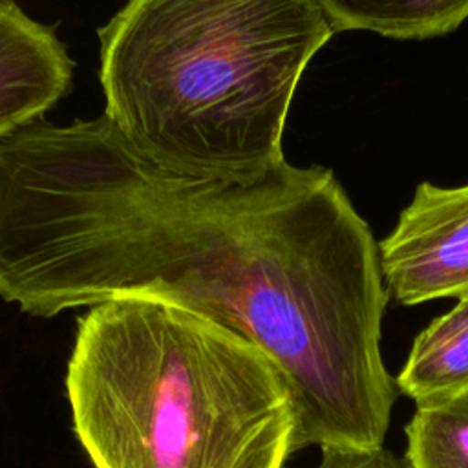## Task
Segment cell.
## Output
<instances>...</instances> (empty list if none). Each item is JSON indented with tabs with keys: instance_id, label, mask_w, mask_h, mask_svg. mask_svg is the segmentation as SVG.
<instances>
[{
	"instance_id": "cell-2",
	"label": "cell",
	"mask_w": 468,
	"mask_h": 468,
	"mask_svg": "<svg viewBox=\"0 0 468 468\" xmlns=\"http://www.w3.org/2000/svg\"><path fill=\"white\" fill-rule=\"evenodd\" d=\"M333 35L320 0H128L97 29L104 115L166 170L260 179L285 161L296 86Z\"/></svg>"
},
{
	"instance_id": "cell-6",
	"label": "cell",
	"mask_w": 468,
	"mask_h": 468,
	"mask_svg": "<svg viewBox=\"0 0 468 468\" xmlns=\"http://www.w3.org/2000/svg\"><path fill=\"white\" fill-rule=\"evenodd\" d=\"M397 386L417 406L468 391V296L419 333Z\"/></svg>"
},
{
	"instance_id": "cell-8",
	"label": "cell",
	"mask_w": 468,
	"mask_h": 468,
	"mask_svg": "<svg viewBox=\"0 0 468 468\" xmlns=\"http://www.w3.org/2000/svg\"><path fill=\"white\" fill-rule=\"evenodd\" d=\"M406 439L415 468H468V391L417 406Z\"/></svg>"
},
{
	"instance_id": "cell-5",
	"label": "cell",
	"mask_w": 468,
	"mask_h": 468,
	"mask_svg": "<svg viewBox=\"0 0 468 468\" xmlns=\"http://www.w3.org/2000/svg\"><path fill=\"white\" fill-rule=\"evenodd\" d=\"M73 66L53 26L0 0V141L44 119L69 91Z\"/></svg>"
},
{
	"instance_id": "cell-4",
	"label": "cell",
	"mask_w": 468,
	"mask_h": 468,
	"mask_svg": "<svg viewBox=\"0 0 468 468\" xmlns=\"http://www.w3.org/2000/svg\"><path fill=\"white\" fill-rule=\"evenodd\" d=\"M378 256L388 291L404 305L468 296V185L420 183Z\"/></svg>"
},
{
	"instance_id": "cell-7",
	"label": "cell",
	"mask_w": 468,
	"mask_h": 468,
	"mask_svg": "<svg viewBox=\"0 0 468 468\" xmlns=\"http://www.w3.org/2000/svg\"><path fill=\"white\" fill-rule=\"evenodd\" d=\"M335 33L364 29L391 38H430L468 18V0H320Z\"/></svg>"
},
{
	"instance_id": "cell-1",
	"label": "cell",
	"mask_w": 468,
	"mask_h": 468,
	"mask_svg": "<svg viewBox=\"0 0 468 468\" xmlns=\"http://www.w3.org/2000/svg\"><path fill=\"white\" fill-rule=\"evenodd\" d=\"M124 296L186 307L260 346L303 435L349 428L393 391L378 247L331 170L176 174L104 113L38 119L0 141V298L51 318Z\"/></svg>"
},
{
	"instance_id": "cell-3",
	"label": "cell",
	"mask_w": 468,
	"mask_h": 468,
	"mask_svg": "<svg viewBox=\"0 0 468 468\" xmlns=\"http://www.w3.org/2000/svg\"><path fill=\"white\" fill-rule=\"evenodd\" d=\"M73 433L93 468H283L291 389L267 353L186 307L91 305L66 367Z\"/></svg>"
},
{
	"instance_id": "cell-9",
	"label": "cell",
	"mask_w": 468,
	"mask_h": 468,
	"mask_svg": "<svg viewBox=\"0 0 468 468\" xmlns=\"http://www.w3.org/2000/svg\"><path fill=\"white\" fill-rule=\"evenodd\" d=\"M316 468H415L408 455H397L384 446L360 448L324 444Z\"/></svg>"
}]
</instances>
